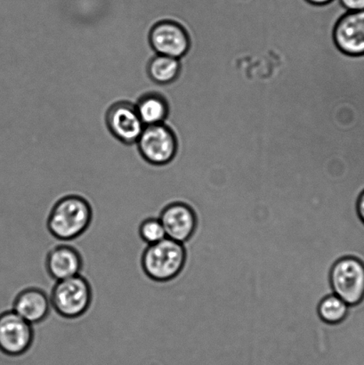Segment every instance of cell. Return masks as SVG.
Returning a JSON list of instances; mask_svg holds the SVG:
<instances>
[{
    "label": "cell",
    "instance_id": "12",
    "mask_svg": "<svg viewBox=\"0 0 364 365\" xmlns=\"http://www.w3.org/2000/svg\"><path fill=\"white\" fill-rule=\"evenodd\" d=\"M83 259L78 250L71 245H62L50 250L46 259L48 274L56 282L80 274Z\"/></svg>",
    "mask_w": 364,
    "mask_h": 365
},
{
    "label": "cell",
    "instance_id": "17",
    "mask_svg": "<svg viewBox=\"0 0 364 365\" xmlns=\"http://www.w3.org/2000/svg\"><path fill=\"white\" fill-rule=\"evenodd\" d=\"M348 12L364 10V0H338Z\"/></svg>",
    "mask_w": 364,
    "mask_h": 365
},
{
    "label": "cell",
    "instance_id": "5",
    "mask_svg": "<svg viewBox=\"0 0 364 365\" xmlns=\"http://www.w3.org/2000/svg\"><path fill=\"white\" fill-rule=\"evenodd\" d=\"M137 144L142 158L155 166L167 165L177 155L176 135L165 123L145 126Z\"/></svg>",
    "mask_w": 364,
    "mask_h": 365
},
{
    "label": "cell",
    "instance_id": "9",
    "mask_svg": "<svg viewBox=\"0 0 364 365\" xmlns=\"http://www.w3.org/2000/svg\"><path fill=\"white\" fill-rule=\"evenodd\" d=\"M165 229L167 238L184 245L194 235L196 216L190 206L183 202L167 203L159 216Z\"/></svg>",
    "mask_w": 364,
    "mask_h": 365
},
{
    "label": "cell",
    "instance_id": "20",
    "mask_svg": "<svg viewBox=\"0 0 364 365\" xmlns=\"http://www.w3.org/2000/svg\"><path fill=\"white\" fill-rule=\"evenodd\" d=\"M329 330H330V329H329ZM328 336H329V334H328ZM328 345H329V342H328ZM329 349L331 350V351H333V350H331L330 348H329ZM333 352H334V351H333ZM334 353H336V352H334ZM336 354H338V353H336ZM338 355H340V354H338ZM340 356H341V355H340ZM344 357H345V356H344ZM345 359H348V357H345ZM350 360H352V359H350ZM355 362H356V361H355ZM360 364H361V363H360ZM363 365H364V364H363Z\"/></svg>",
    "mask_w": 364,
    "mask_h": 365
},
{
    "label": "cell",
    "instance_id": "16",
    "mask_svg": "<svg viewBox=\"0 0 364 365\" xmlns=\"http://www.w3.org/2000/svg\"><path fill=\"white\" fill-rule=\"evenodd\" d=\"M139 235L148 245H155L167 238L165 229L159 217H149L142 221L139 227Z\"/></svg>",
    "mask_w": 364,
    "mask_h": 365
},
{
    "label": "cell",
    "instance_id": "11",
    "mask_svg": "<svg viewBox=\"0 0 364 365\" xmlns=\"http://www.w3.org/2000/svg\"><path fill=\"white\" fill-rule=\"evenodd\" d=\"M51 307L49 296L43 289L27 288L14 297L11 309L28 323L36 324L46 320Z\"/></svg>",
    "mask_w": 364,
    "mask_h": 365
},
{
    "label": "cell",
    "instance_id": "1",
    "mask_svg": "<svg viewBox=\"0 0 364 365\" xmlns=\"http://www.w3.org/2000/svg\"><path fill=\"white\" fill-rule=\"evenodd\" d=\"M93 210L90 203L80 195H67L56 202L50 211L48 229L59 241L80 237L90 227Z\"/></svg>",
    "mask_w": 364,
    "mask_h": 365
},
{
    "label": "cell",
    "instance_id": "13",
    "mask_svg": "<svg viewBox=\"0 0 364 365\" xmlns=\"http://www.w3.org/2000/svg\"><path fill=\"white\" fill-rule=\"evenodd\" d=\"M137 113L145 126L165 123L169 116L170 106L162 93H146L138 100Z\"/></svg>",
    "mask_w": 364,
    "mask_h": 365
},
{
    "label": "cell",
    "instance_id": "4",
    "mask_svg": "<svg viewBox=\"0 0 364 365\" xmlns=\"http://www.w3.org/2000/svg\"><path fill=\"white\" fill-rule=\"evenodd\" d=\"M333 294L349 307L362 302L364 297V266L355 257H344L331 268L330 275Z\"/></svg>",
    "mask_w": 364,
    "mask_h": 365
},
{
    "label": "cell",
    "instance_id": "10",
    "mask_svg": "<svg viewBox=\"0 0 364 365\" xmlns=\"http://www.w3.org/2000/svg\"><path fill=\"white\" fill-rule=\"evenodd\" d=\"M338 48L349 56L364 55V10L347 12L334 29Z\"/></svg>",
    "mask_w": 364,
    "mask_h": 365
},
{
    "label": "cell",
    "instance_id": "19",
    "mask_svg": "<svg viewBox=\"0 0 364 365\" xmlns=\"http://www.w3.org/2000/svg\"><path fill=\"white\" fill-rule=\"evenodd\" d=\"M305 1L315 6H324L334 1V0H305Z\"/></svg>",
    "mask_w": 364,
    "mask_h": 365
},
{
    "label": "cell",
    "instance_id": "2",
    "mask_svg": "<svg viewBox=\"0 0 364 365\" xmlns=\"http://www.w3.org/2000/svg\"><path fill=\"white\" fill-rule=\"evenodd\" d=\"M187 261L184 245L165 238L155 245H148L142 252V270L151 280L167 284L172 282L183 271Z\"/></svg>",
    "mask_w": 364,
    "mask_h": 365
},
{
    "label": "cell",
    "instance_id": "7",
    "mask_svg": "<svg viewBox=\"0 0 364 365\" xmlns=\"http://www.w3.org/2000/svg\"><path fill=\"white\" fill-rule=\"evenodd\" d=\"M150 43L158 55L181 59L190 48V39L184 28L176 21H158L150 32Z\"/></svg>",
    "mask_w": 364,
    "mask_h": 365
},
{
    "label": "cell",
    "instance_id": "15",
    "mask_svg": "<svg viewBox=\"0 0 364 365\" xmlns=\"http://www.w3.org/2000/svg\"><path fill=\"white\" fill-rule=\"evenodd\" d=\"M349 306L335 294H331L321 300L318 306L320 319L327 324H338L345 320Z\"/></svg>",
    "mask_w": 364,
    "mask_h": 365
},
{
    "label": "cell",
    "instance_id": "3",
    "mask_svg": "<svg viewBox=\"0 0 364 365\" xmlns=\"http://www.w3.org/2000/svg\"><path fill=\"white\" fill-rule=\"evenodd\" d=\"M49 298L51 307L60 317L77 319L87 313L91 306V285L80 274L64 279L56 282Z\"/></svg>",
    "mask_w": 364,
    "mask_h": 365
},
{
    "label": "cell",
    "instance_id": "14",
    "mask_svg": "<svg viewBox=\"0 0 364 365\" xmlns=\"http://www.w3.org/2000/svg\"><path fill=\"white\" fill-rule=\"evenodd\" d=\"M180 73V59L157 55L150 61L148 73L152 80L160 85H167L176 81Z\"/></svg>",
    "mask_w": 364,
    "mask_h": 365
},
{
    "label": "cell",
    "instance_id": "8",
    "mask_svg": "<svg viewBox=\"0 0 364 365\" xmlns=\"http://www.w3.org/2000/svg\"><path fill=\"white\" fill-rule=\"evenodd\" d=\"M106 124L117 139L125 144H134L145 128L137 107L130 102H118L110 107L106 114Z\"/></svg>",
    "mask_w": 364,
    "mask_h": 365
},
{
    "label": "cell",
    "instance_id": "6",
    "mask_svg": "<svg viewBox=\"0 0 364 365\" xmlns=\"http://www.w3.org/2000/svg\"><path fill=\"white\" fill-rule=\"evenodd\" d=\"M34 339L32 324L25 321L12 309L0 314V352L16 357L31 349Z\"/></svg>",
    "mask_w": 364,
    "mask_h": 365
},
{
    "label": "cell",
    "instance_id": "18",
    "mask_svg": "<svg viewBox=\"0 0 364 365\" xmlns=\"http://www.w3.org/2000/svg\"><path fill=\"white\" fill-rule=\"evenodd\" d=\"M358 210L359 216L361 217V220L364 223V192L362 193V195L360 196Z\"/></svg>",
    "mask_w": 364,
    "mask_h": 365
}]
</instances>
